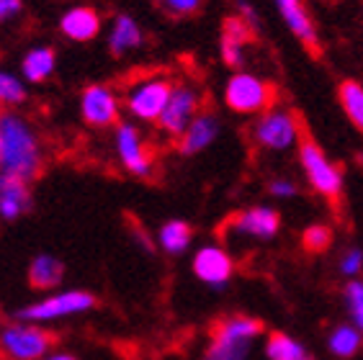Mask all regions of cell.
<instances>
[{
	"mask_svg": "<svg viewBox=\"0 0 363 360\" xmlns=\"http://www.w3.org/2000/svg\"><path fill=\"white\" fill-rule=\"evenodd\" d=\"M296 152H299L301 170H304V175H307L312 191L320 193L322 198H328V201H337V198L342 196V170L340 167L325 154V150H322L309 134H301Z\"/></svg>",
	"mask_w": 363,
	"mask_h": 360,
	"instance_id": "8992f818",
	"label": "cell"
},
{
	"mask_svg": "<svg viewBox=\"0 0 363 360\" xmlns=\"http://www.w3.org/2000/svg\"><path fill=\"white\" fill-rule=\"evenodd\" d=\"M304 134L296 113L284 111V108H271L260 113V118L252 126V139L260 150L266 152H289L299 147V139Z\"/></svg>",
	"mask_w": 363,
	"mask_h": 360,
	"instance_id": "52a82bcc",
	"label": "cell"
},
{
	"mask_svg": "<svg viewBox=\"0 0 363 360\" xmlns=\"http://www.w3.org/2000/svg\"><path fill=\"white\" fill-rule=\"evenodd\" d=\"M31 208V188L23 180L0 175V219L16 222Z\"/></svg>",
	"mask_w": 363,
	"mask_h": 360,
	"instance_id": "e0dca14e",
	"label": "cell"
},
{
	"mask_svg": "<svg viewBox=\"0 0 363 360\" xmlns=\"http://www.w3.org/2000/svg\"><path fill=\"white\" fill-rule=\"evenodd\" d=\"M55 350V334L31 322L0 325V360H42Z\"/></svg>",
	"mask_w": 363,
	"mask_h": 360,
	"instance_id": "277c9868",
	"label": "cell"
},
{
	"mask_svg": "<svg viewBox=\"0 0 363 360\" xmlns=\"http://www.w3.org/2000/svg\"><path fill=\"white\" fill-rule=\"evenodd\" d=\"M337 101L350 124L363 134V85L358 80H342L337 85Z\"/></svg>",
	"mask_w": 363,
	"mask_h": 360,
	"instance_id": "cb8c5ba5",
	"label": "cell"
},
{
	"mask_svg": "<svg viewBox=\"0 0 363 360\" xmlns=\"http://www.w3.org/2000/svg\"><path fill=\"white\" fill-rule=\"evenodd\" d=\"M219 57H222V62L227 64V67L238 69V67H242V62H245V47L230 42V39H219Z\"/></svg>",
	"mask_w": 363,
	"mask_h": 360,
	"instance_id": "4dcf8cb0",
	"label": "cell"
},
{
	"mask_svg": "<svg viewBox=\"0 0 363 360\" xmlns=\"http://www.w3.org/2000/svg\"><path fill=\"white\" fill-rule=\"evenodd\" d=\"M361 347H363V334L358 332L350 322L335 325L328 332V350H330V355H335L337 360L356 358V355L361 353Z\"/></svg>",
	"mask_w": 363,
	"mask_h": 360,
	"instance_id": "7402d4cb",
	"label": "cell"
},
{
	"mask_svg": "<svg viewBox=\"0 0 363 360\" xmlns=\"http://www.w3.org/2000/svg\"><path fill=\"white\" fill-rule=\"evenodd\" d=\"M222 39H230V42L240 44V47H247L258 39V31L245 21L242 16H227L222 21Z\"/></svg>",
	"mask_w": 363,
	"mask_h": 360,
	"instance_id": "484cf974",
	"label": "cell"
},
{
	"mask_svg": "<svg viewBox=\"0 0 363 360\" xmlns=\"http://www.w3.org/2000/svg\"><path fill=\"white\" fill-rule=\"evenodd\" d=\"M98 306V298L85 288H67V291H55L49 296L31 301L21 306L13 314L18 322H31V325H49V322H62V319L80 317V314L93 312Z\"/></svg>",
	"mask_w": 363,
	"mask_h": 360,
	"instance_id": "3957f363",
	"label": "cell"
},
{
	"mask_svg": "<svg viewBox=\"0 0 363 360\" xmlns=\"http://www.w3.org/2000/svg\"><path fill=\"white\" fill-rule=\"evenodd\" d=\"M273 3L279 8V13L284 18V23L289 26V31L301 42V47L309 49L315 57H320V34H317V26L312 21V16H309L307 6L301 0H273Z\"/></svg>",
	"mask_w": 363,
	"mask_h": 360,
	"instance_id": "5bb4252c",
	"label": "cell"
},
{
	"mask_svg": "<svg viewBox=\"0 0 363 360\" xmlns=\"http://www.w3.org/2000/svg\"><path fill=\"white\" fill-rule=\"evenodd\" d=\"M266 327L250 314H230L211 327L209 342L199 360H250L255 342L263 337Z\"/></svg>",
	"mask_w": 363,
	"mask_h": 360,
	"instance_id": "7a4b0ae2",
	"label": "cell"
},
{
	"mask_svg": "<svg viewBox=\"0 0 363 360\" xmlns=\"http://www.w3.org/2000/svg\"><path fill=\"white\" fill-rule=\"evenodd\" d=\"M337 268H340V276H345L348 281L350 278H358L361 276V270H363V249L361 247H348L340 255Z\"/></svg>",
	"mask_w": 363,
	"mask_h": 360,
	"instance_id": "f546056e",
	"label": "cell"
},
{
	"mask_svg": "<svg viewBox=\"0 0 363 360\" xmlns=\"http://www.w3.org/2000/svg\"><path fill=\"white\" fill-rule=\"evenodd\" d=\"M23 11V0H0V23L11 21Z\"/></svg>",
	"mask_w": 363,
	"mask_h": 360,
	"instance_id": "d6a6232c",
	"label": "cell"
},
{
	"mask_svg": "<svg viewBox=\"0 0 363 360\" xmlns=\"http://www.w3.org/2000/svg\"><path fill=\"white\" fill-rule=\"evenodd\" d=\"M57 67V55L52 47H36L26 52L21 62V77L23 83H44L47 77H52Z\"/></svg>",
	"mask_w": 363,
	"mask_h": 360,
	"instance_id": "603a6c76",
	"label": "cell"
},
{
	"mask_svg": "<svg viewBox=\"0 0 363 360\" xmlns=\"http://www.w3.org/2000/svg\"><path fill=\"white\" fill-rule=\"evenodd\" d=\"M173 80L168 75H150L142 77L132 88L126 90V111L132 113L137 121H147V124H157L162 108L168 103L170 93H173Z\"/></svg>",
	"mask_w": 363,
	"mask_h": 360,
	"instance_id": "ba28073f",
	"label": "cell"
},
{
	"mask_svg": "<svg viewBox=\"0 0 363 360\" xmlns=\"http://www.w3.org/2000/svg\"><path fill=\"white\" fill-rule=\"evenodd\" d=\"M263 355H266V360H315V353L304 342H299L289 332H281V330H273L266 334Z\"/></svg>",
	"mask_w": 363,
	"mask_h": 360,
	"instance_id": "d6986e66",
	"label": "cell"
},
{
	"mask_svg": "<svg viewBox=\"0 0 363 360\" xmlns=\"http://www.w3.org/2000/svg\"><path fill=\"white\" fill-rule=\"evenodd\" d=\"M142 42H145V34H142L140 23L134 21L132 16L119 13L113 18L111 31H108V52L113 57H121L132 49L142 47Z\"/></svg>",
	"mask_w": 363,
	"mask_h": 360,
	"instance_id": "ffe728a7",
	"label": "cell"
},
{
	"mask_svg": "<svg viewBox=\"0 0 363 360\" xmlns=\"http://www.w3.org/2000/svg\"><path fill=\"white\" fill-rule=\"evenodd\" d=\"M42 360H80L77 355H72V353H67V350H52V353L47 355V358H42Z\"/></svg>",
	"mask_w": 363,
	"mask_h": 360,
	"instance_id": "e575fe53",
	"label": "cell"
},
{
	"mask_svg": "<svg viewBox=\"0 0 363 360\" xmlns=\"http://www.w3.org/2000/svg\"><path fill=\"white\" fill-rule=\"evenodd\" d=\"M60 31H62L70 42H93L101 31V16L88 6L70 8L67 13L60 18Z\"/></svg>",
	"mask_w": 363,
	"mask_h": 360,
	"instance_id": "2e32d148",
	"label": "cell"
},
{
	"mask_svg": "<svg viewBox=\"0 0 363 360\" xmlns=\"http://www.w3.org/2000/svg\"><path fill=\"white\" fill-rule=\"evenodd\" d=\"M342 304L348 312V322L363 334V278H350L342 288Z\"/></svg>",
	"mask_w": 363,
	"mask_h": 360,
	"instance_id": "d4e9b609",
	"label": "cell"
},
{
	"mask_svg": "<svg viewBox=\"0 0 363 360\" xmlns=\"http://www.w3.org/2000/svg\"><path fill=\"white\" fill-rule=\"evenodd\" d=\"M28 98L26 83L18 80V75H11L0 69V103L3 106H21Z\"/></svg>",
	"mask_w": 363,
	"mask_h": 360,
	"instance_id": "4316f807",
	"label": "cell"
},
{
	"mask_svg": "<svg viewBox=\"0 0 363 360\" xmlns=\"http://www.w3.org/2000/svg\"><path fill=\"white\" fill-rule=\"evenodd\" d=\"M191 270L203 286H209L214 291H222L235 276V260L219 244H206V247L196 249L194 260H191Z\"/></svg>",
	"mask_w": 363,
	"mask_h": 360,
	"instance_id": "8fae6325",
	"label": "cell"
},
{
	"mask_svg": "<svg viewBox=\"0 0 363 360\" xmlns=\"http://www.w3.org/2000/svg\"><path fill=\"white\" fill-rule=\"evenodd\" d=\"M191 242H194V227L183 219H170L157 232V247L170 257L183 255L191 247Z\"/></svg>",
	"mask_w": 363,
	"mask_h": 360,
	"instance_id": "44dd1931",
	"label": "cell"
},
{
	"mask_svg": "<svg viewBox=\"0 0 363 360\" xmlns=\"http://www.w3.org/2000/svg\"><path fill=\"white\" fill-rule=\"evenodd\" d=\"M44 165L42 145L26 118L18 113L0 116V175L31 183Z\"/></svg>",
	"mask_w": 363,
	"mask_h": 360,
	"instance_id": "6da1fadb",
	"label": "cell"
},
{
	"mask_svg": "<svg viewBox=\"0 0 363 360\" xmlns=\"http://www.w3.org/2000/svg\"><path fill=\"white\" fill-rule=\"evenodd\" d=\"M268 191H271L273 198H294L296 196V186H294L291 180H273Z\"/></svg>",
	"mask_w": 363,
	"mask_h": 360,
	"instance_id": "1f68e13d",
	"label": "cell"
},
{
	"mask_svg": "<svg viewBox=\"0 0 363 360\" xmlns=\"http://www.w3.org/2000/svg\"><path fill=\"white\" fill-rule=\"evenodd\" d=\"M28 286L34 291H55L60 288L65 281V263L55 255H36L31 263H28Z\"/></svg>",
	"mask_w": 363,
	"mask_h": 360,
	"instance_id": "ac0fdd59",
	"label": "cell"
},
{
	"mask_svg": "<svg viewBox=\"0 0 363 360\" xmlns=\"http://www.w3.org/2000/svg\"><path fill=\"white\" fill-rule=\"evenodd\" d=\"M80 116L93 129L119 124V98L108 85H88L80 96Z\"/></svg>",
	"mask_w": 363,
	"mask_h": 360,
	"instance_id": "4fadbf2b",
	"label": "cell"
},
{
	"mask_svg": "<svg viewBox=\"0 0 363 360\" xmlns=\"http://www.w3.org/2000/svg\"><path fill=\"white\" fill-rule=\"evenodd\" d=\"M333 244V229L328 224H309L304 232H301V247L307 249V252H325V249Z\"/></svg>",
	"mask_w": 363,
	"mask_h": 360,
	"instance_id": "83f0119b",
	"label": "cell"
},
{
	"mask_svg": "<svg viewBox=\"0 0 363 360\" xmlns=\"http://www.w3.org/2000/svg\"><path fill=\"white\" fill-rule=\"evenodd\" d=\"M238 8H240V16H242L245 21L250 23L255 31H260V18H258V13H255V8H252L250 3H245V0H238Z\"/></svg>",
	"mask_w": 363,
	"mask_h": 360,
	"instance_id": "836d02e7",
	"label": "cell"
},
{
	"mask_svg": "<svg viewBox=\"0 0 363 360\" xmlns=\"http://www.w3.org/2000/svg\"><path fill=\"white\" fill-rule=\"evenodd\" d=\"M219 137V121L214 113H199L189 124V129L181 134V137L175 139L178 142V152L186 154V157H194V154L203 152V150H209Z\"/></svg>",
	"mask_w": 363,
	"mask_h": 360,
	"instance_id": "9a60e30c",
	"label": "cell"
},
{
	"mask_svg": "<svg viewBox=\"0 0 363 360\" xmlns=\"http://www.w3.org/2000/svg\"><path fill=\"white\" fill-rule=\"evenodd\" d=\"M155 3L170 18H191L203 6V0H155Z\"/></svg>",
	"mask_w": 363,
	"mask_h": 360,
	"instance_id": "f1b7e54d",
	"label": "cell"
},
{
	"mask_svg": "<svg viewBox=\"0 0 363 360\" xmlns=\"http://www.w3.org/2000/svg\"><path fill=\"white\" fill-rule=\"evenodd\" d=\"M199 113H201V93L189 83H175L168 103L157 118V126L165 137L178 139Z\"/></svg>",
	"mask_w": 363,
	"mask_h": 360,
	"instance_id": "9c48e42d",
	"label": "cell"
},
{
	"mask_svg": "<svg viewBox=\"0 0 363 360\" xmlns=\"http://www.w3.org/2000/svg\"><path fill=\"white\" fill-rule=\"evenodd\" d=\"M0 116H3V103H0Z\"/></svg>",
	"mask_w": 363,
	"mask_h": 360,
	"instance_id": "d590c367",
	"label": "cell"
},
{
	"mask_svg": "<svg viewBox=\"0 0 363 360\" xmlns=\"http://www.w3.org/2000/svg\"><path fill=\"white\" fill-rule=\"evenodd\" d=\"M113 139H116V154H119L121 165L126 167V173L137 175V178H152L155 154L140 129L134 124L119 121L113 126Z\"/></svg>",
	"mask_w": 363,
	"mask_h": 360,
	"instance_id": "30bf717a",
	"label": "cell"
},
{
	"mask_svg": "<svg viewBox=\"0 0 363 360\" xmlns=\"http://www.w3.org/2000/svg\"><path fill=\"white\" fill-rule=\"evenodd\" d=\"M279 101V88L271 80L252 75V72H235L224 85V103L227 108L242 116L271 111Z\"/></svg>",
	"mask_w": 363,
	"mask_h": 360,
	"instance_id": "5b68a950",
	"label": "cell"
},
{
	"mask_svg": "<svg viewBox=\"0 0 363 360\" xmlns=\"http://www.w3.org/2000/svg\"><path fill=\"white\" fill-rule=\"evenodd\" d=\"M224 227L232 229L238 237H250V240L266 242V240H273V237L279 235L281 214L271 206H250L238 211V214H232L224 222Z\"/></svg>",
	"mask_w": 363,
	"mask_h": 360,
	"instance_id": "7c38bea8",
	"label": "cell"
}]
</instances>
